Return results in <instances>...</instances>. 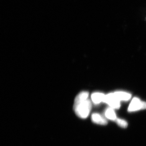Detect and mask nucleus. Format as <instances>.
<instances>
[{"label":"nucleus","mask_w":146,"mask_h":146,"mask_svg":"<svg viewBox=\"0 0 146 146\" xmlns=\"http://www.w3.org/2000/svg\"><path fill=\"white\" fill-rule=\"evenodd\" d=\"M88 96V92H82L80 93L75 99L74 110L76 115L80 118H87L90 113L92 104Z\"/></svg>","instance_id":"obj_1"},{"label":"nucleus","mask_w":146,"mask_h":146,"mask_svg":"<svg viewBox=\"0 0 146 146\" xmlns=\"http://www.w3.org/2000/svg\"><path fill=\"white\" fill-rule=\"evenodd\" d=\"M146 109V102L140 100L139 98H133L128 107L129 112H136Z\"/></svg>","instance_id":"obj_2"},{"label":"nucleus","mask_w":146,"mask_h":146,"mask_svg":"<svg viewBox=\"0 0 146 146\" xmlns=\"http://www.w3.org/2000/svg\"><path fill=\"white\" fill-rule=\"evenodd\" d=\"M104 102L108 104L110 107L113 109H118L121 106L120 101L116 97L114 92L106 95Z\"/></svg>","instance_id":"obj_3"},{"label":"nucleus","mask_w":146,"mask_h":146,"mask_svg":"<svg viewBox=\"0 0 146 146\" xmlns=\"http://www.w3.org/2000/svg\"><path fill=\"white\" fill-rule=\"evenodd\" d=\"M91 120L96 124L106 125L108 123V121L106 117H103L98 113H94L91 116Z\"/></svg>","instance_id":"obj_4"},{"label":"nucleus","mask_w":146,"mask_h":146,"mask_svg":"<svg viewBox=\"0 0 146 146\" xmlns=\"http://www.w3.org/2000/svg\"><path fill=\"white\" fill-rule=\"evenodd\" d=\"M106 95L101 92H95L92 94L91 100L93 103L98 104L101 102H104Z\"/></svg>","instance_id":"obj_5"},{"label":"nucleus","mask_w":146,"mask_h":146,"mask_svg":"<svg viewBox=\"0 0 146 146\" xmlns=\"http://www.w3.org/2000/svg\"><path fill=\"white\" fill-rule=\"evenodd\" d=\"M114 94L117 99L120 101H127L131 98V95L128 92L118 91L114 92Z\"/></svg>","instance_id":"obj_6"},{"label":"nucleus","mask_w":146,"mask_h":146,"mask_svg":"<svg viewBox=\"0 0 146 146\" xmlns=\"http://www.w3.org/2000/svg\"><path fill=\"white\" fill-rule=\"evenodd\" d=\"M105 116L106 119L112 121H115L117 119L114 109L111 107L108 108L106 110L105 113Z\"/></svg>","instance_id":"obj_7"},{"label":"nucleus","mask_w":146,"mask_h":146,"mask_svg":"<svg viewBox=\"0 0 146 146\" xmlns=\"http://www.w3.org/2000/svg\"><path fill=\"white\" fill-rule=\"evenodd\" d=\"M117 125L123 128H126L128 126V123L125 120H123L121 119L117 118L115 121Z\"/></svg>","instance_id":"obj_8"}]
</instances>
